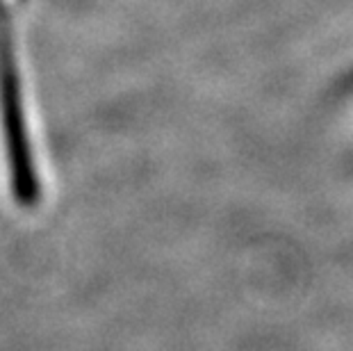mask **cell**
I'll return each instance as SVG.
<instances>
[{
  "label": "cell",
  "mask_w": 353,
  "mask_h": 351,
  "mask_svg": "<svg viewBox=\"0 0 353 351\" xmlns=\"http://www.w3.org/2000/svg\"><path fill=\"white\" fill-rule=\"evenodd\" d=\"M0 103H3V119H5V135L10 146V162L14 174V192L19 201L32 203L37 199V178L32 162H30L28 139H26V123H23V108H21V92H19V76L14 66L12 43L7 34H0Z\"/></svg>",
  "instance_id": "cell-1"
}]
</instances>
